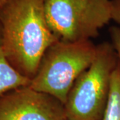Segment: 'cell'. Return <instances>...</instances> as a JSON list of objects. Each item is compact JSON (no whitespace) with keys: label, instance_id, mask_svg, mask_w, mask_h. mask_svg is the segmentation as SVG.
<instances>
[{"label":"cell","instance_id":"cell-5","mask_svg":"<svg viewBox=\"0 0 120 120\" xmlns=\"http://www.w3.org/2000/svg\"><path fill=\"white\" fill-rule=\"evenodd\" d=\"M0 120H68L64 103L30 86L0 96Z\"/></svg>","mask_w":120,"mask_h":120},{"label":"cell","instance_id":"cell-2","mask_svg":"<svg viewBox=\"0 0 120 120\" xmlns=\"http://www.w3.org/2000/svg\"><path fill=\"white\" fill-rule=\"evenodd\" d=\"M97 46L90 41H57L44 53L30 86L65 104L73 83L94 61Z\"/></svg>","mask_w":120,"mask_h":120},{"label":"cell","instance_id":"cell-8","mask_svg":"<svg viewBox=\"0 0 120 120\" xmlns=\"http://www.w3.org/2000/svg\"><path fill=\"white\" fill-rule=\"evenodd\" d=\"M109 35L112 44L120 61V27L113 26L109 28Z\"/></svg>","mask_w":120,"mask_h":120},{"label":"cell","instance_id":"cell-4","mask_svg":"<svg viewBox=\"0 0 120 120\" xmlns=\"http://www.w3.org/2000/svg\"><path fill=\"white\" fill-rule=\"evenodd\" d=\"M47 23L57 40L90 41L112 19L111 0H45Z\"/></svg>","mask_w":120,"mask_h":120},{"label":"cell","instance_id":"cell-7","mask_svg":"<svg viewBox=\"0 0 120 120\" xmlns=\"http://www.w3.org/2000/svg\"><path fill=\"white\" fill-rule=\"evenodd\" d=\"M102 120H120V61L112 74L110 91Z\"/></svg>","mask_w":120,"mask_h":120},{"label":"cell","instance_id":"cell-6","mask_svg":"<svg viewBox=\"0 0 120 120\" xmlns=\"http://www.w3.org/2000/svg\"><path fill=\"white\" fill-rule=\"evenodd\" d=\"M31 79L23 75L10 64L0 45V96L11 90L30 86Z\"/></svg>","mask_w":120,"mask_h":120},{"label":"cell","instance_id":"cell-10","mask_svg":"<svg viewBox=\"0 0 120 120\" xmlns=\"http://www.w3.org/2000/svg\"><path fill=\"white\" fill-rule=\"evenodd\" d=\"M2 38H3V27H2V23H1V15H0V45H1L2 43Z\"/></svg>","mask_w":120,"mask_h":120},{"label":"cell","instance_id":"cell-9","mask_svg":"<svg viewBox=\"0 0 120 120\" xmlns=\"http://www.w3.org/2000/svg\"><path fill=\"white\" fill-rule=\"evenodd\" d=\"M112 19L120 25V0H111Z\"/></svg>","mask_w":120,"mask_h":120},{"label":"cell","instance_id":"cell-11","mask_svg":"<svg viewBox=\"0 0 120 120\" xmlns=\"http://www.w3.org/2000/svg\"><path fill=\"white\" fill-rule=\"evenodd\" d=\"M10 0H0V8L3 7L5 4H6Z\"/></svg>","mask_w":120,"mask_h":120},{"label":"cell","instance_id":"cell-1","mask_svg":"<svg viewBox=\"0 0 120 120\" xmlns=\"http://www.w3.org/2000/svg\"><path fill=\"white\" fill-rule=\"evenodd\" d=\"M45 0H10L0 8L3 27L1 47L7 59L31 79L44 53L57 39L48 26Z\"/></svg>","mask_w":120,"mask_h":120},{"label":"cell","instance_id":"cell-3","mask_svg":"<svg viewBox=\"0 0 120 120\" xmlns=\"http://www.w3.org/2000/svg\"><path fill=\"white\" fill-rule=\"evenodd\" d=\"M119 59L112 44L97 45L94 61L80 75L69 92L65 108L68 120H102L111 80Z\"/></svg>","mask_w":120,"mask_h":120}]
</instances>
